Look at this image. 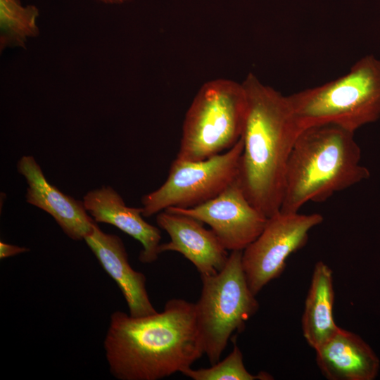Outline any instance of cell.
Masks as SVG:
<instances>
[{"label": "cell", "instance_id": "1", "mask_svg": "<svg viewBox=\"0 0 380 380\" xmlns=\"http://www.w3.org/2000/svg\"><path fill=\"white\" fill-rule=\"evenodd\" d=\"M103 346L110 372L119 380L168 377L204 354L195 304L182 298H172L161 312L146 316L114 312Z\"/></svg>", "mask_w": 380, "mask_h": 380}, {"label": "cell", "instance_id": "2", "mask_svg": "<svg viewBox=\"0 0 380 380\" xmlns=\"http://www.w3.org/2000/svg\"><path fill=\"white\" fill-rule=\"evenodd\" d=\"M242 85L247 113L237 182L250 203L270 217L280 210L288 160L302 129L287 96L253 73Z\"/></svg>", "mask_w": 380, "mask_h": 380}, {"label": "cell", "instance_id": "3", "mask_svg": "<svg viewBox=\"0 0 380 380\" xmlns=\"http://www.w3.org/2000/svg\"><path fill=\"white\" fill-rule=\"evenodd\" d=\"M354 134L332 124L302 129L288 160L280 210L298 212L309 201H327L369 177Z\"/></svg>", "mask_w": 380, "mask_h": 380}, {"label": "cell", "instance_id": "4", "mask_svg": "<svg viewBox=\"0 0 380 380\" xmlns=\"http://www.w3.org/2000/svg\"><path fill=\"white\" fill-rule=\"evenodd\" d=\"M287 99L301 129L332 124L355 132L380 118V60L365 56L347 74Z\"/></svg>", "mask_w": 380, "mask_h": 380}, {"label": "cell", "instance_id": "5", "mask_svg": "<svg viewBox=\"0 0 380 380\" xmlns=\"http://www.w3.org/2000/svg\"><path fill=\"white\" fill-rule=\"evenodd\" d=\"M246 113L242 83L227 79L205 82L185 115L176 158L201 160L230 149L242 137Z\"/></svg>", "mask_w": 380, "mask_h": 380}, {"label": "cell", "instance_id": "6", "mask_svg": "<svg viewBox=\"0 0 380 380\" xmlns=\"http://www.w3.org/2000/svg\"><path fill=\"white\" fill-rule=\"evenodd\" d=\"M242 252L231 251L217 274L201 276L202 289L194 303L195 316L204 354L211 365L220 360L232 336L243 331L259 308L246 278Z\"/></svg>", "mask_w": 380, "mask_h": 380}, {"label": "cell", "instance_id": "7", "mask_svg": "<svg viewBox=\"0 0 380 380\" xmlns=\"http://www.w3.org/2000/svg\"><path fill=\"white\" fill-rule=\"evenodd\" d=\"M243 140L230 149L201 160L175 158L165 182L141 198L145 217L170 208H189L216 197L238 177Z\"/></svg>", "mask_w": 380, "mask_h": 380}, {"label": "cell", "instance_id": "8", "mask_svg": "<svg viewBox=\"0 0 380 380\" xmlns=\"http://www.w3.org/2000/svg\"><path fill=\"white\" fill-rule=\"evenodd\" d=\"M323 220L319 213L281 210L268 217L260 234L242 252L243 271L254 295L281 275L289 256L305 246L309 232Z\"/></svg>", "mask_w": 380, "mask_h": 380}, {"label": "cell", "instance_id": "9", "mask_svg": "<svg viewBox=\"0 0 380 380\" xmlns=\"http://www.w3.org/2000/svg\"><path fill=\"white\" fill-rule=\"evenodd\" d=\"M165 210L208 224L230 251H243L260 234L268 219L250 203L237 179L218 196L201 205Z\"/></svg>", "mask_w": 380, "mask_h": 380}, {"label": "cell", "instance_id": "10", "mask_svg": "<svg viewBox=\"0 0 380 380\" xmlns=\"http://www.w3.org/2000/svg\"><path fill=\"white\" fill-rule=\"evenodd\" d=\"M158 226L165 231L170 241L159 246V253H181L196 268L201 276L213 275L225 266L228 251L211 229L185 215L163 210L156 215Z\"/></svg>", "mask_w": 380, "mask_h": 380}, {"label": "cell", "instance_id": "11", "mask_svg": "<svg viewBox=\"0 0 380 380\" xmlns=\"http://www.w3.org/2000/svg\"><path fill=\"white\" fill-rule=\"evenodd\" d=\"M17 169L27 184V203L51 215L71 239H84L95 221L87 213L83 201L76 200L51 184L32 156H23Z\"/></svg>", "mask_w": 380, "mask_h": 380}, {"label": "cell", "instance_id": "12", "mask_svg": "<svg viewBox=\"0 0 380 380\" xmlns=\"http://www.w3.org/2000/svg\"><path fill=\"white\" fill-rule=\"evenodd\" d=\"M84 240L120 289L130 315L140 317L157 312L146 291L145 275L131 267L124 243L118 236L103 232L94 222Z\"/></svg>", "mask_w": 380, "mask_h": 380}, {"label": "cell", "instance_id": "13", "mask_svg": "<svg viewBox=\"0 0 380 380\" xmlns=\"http://www.w3.org/2000/svg\"><path fill=\"white\" fill-rule=\"evenodd\" d=\"M83 202L96 222L112 224L141 243L143 248L139 255L141 262L150 264L158 259L160 230L144 220L142 207L126 205L122 196L110 186L88 191Z\"/></svg>", "mask_w": 380, "mask_h": 380}, {"label": "cell", "instance_id": "14", "mask_svg": "<svg viewBox=\"0 0 380 380\" xmlns=\"http://www.w3.org/2000/svg\"><path fill=\"white\" fill-rule=\"evenodd\" d=\"M316 362L329 380H372L379 360L358 335L339 328L324 344L315 350Z\"/></svg>", "mask_w": 380, "mask_h": 380}, {"label": "cell", "instance_id": "15", "mask_svg": "<svg viewBox=\"0 0 380 380\" xmlns=\"http://www.w3.org/2000/svg\"><path fill=\"white\" fill-rule=\"evenodd\" d=\"M333 272L324 262L314 267L305 302L302 329L308 344L315 350L329 341L339 329L334 318Z\"/></svg>", "mask_w": 380, "mask_h": 380}, {"label": "cell", "instance_id": "16", "mask_svg": "<svg viewBox=\"0 0 380 380\" xmlns=\"http://www.w3.org/2000/svg\"><path fill=\"white\" fill-rule=\"evenodd\" d=\"M34 6L21 5L20 0H0L1 51L6 46L25 47L27 37H36L39 29Z\"/></svg>", "mask_w": 380, "mask_h": 380}, {"label": "cell", "instance_id": "17", "mask_svg": "<svg viewBox=\"0 0 380 380\" xmlns=\"http://www.w3.org/2000/svg\"><path fill=\"white\" fill-rule=\"evenodd\" d=\"M234 343L232 352L223 360H219L208 368L193 369L187 368L182 372L184 376L194 380H271L272 376L265 372L258 374H251L245 367L243 354Z\"/></svg>", "mask_w": 380, "mask_h": 380}, {"label": "cell", "instance_id": "18", "mask_svg": "<svg viewBox=\"0 0 380 380\" xmlns=\"http://www.w3.org/2000/svg\"><path fill=\"white\" fill-rule=\"evenodd\" d=\"M26 247L11 245L0 241V258H6L29 251Z\"/></svg>", "mask_w": 380, "mask_h": 380}, {"label": "cell", "instance_id": "19", "mask_svg": "<svg viewBox=\"0 0 380 380\" xmlns=\"http://www.w3.org/2000/svg\"><path fill=\"white\" fill-rule=\"evenodd\" d=\"M106 4H122L128 0H99Z\"/></svg>", "mask_w": 380, "mask_h": 380}]
</instances>
